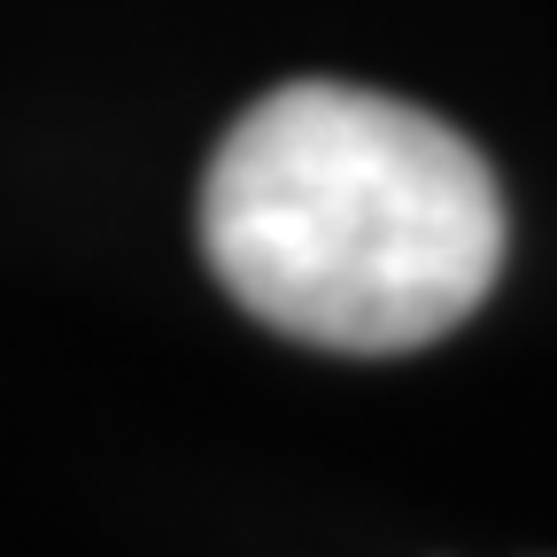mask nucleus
Wrapping results in <instances>:
<instances>
[{"mask_svg": "<svg viewBox=\"0 0 557 557\" xmlns=\"http://www.w3.org/2000/svg\"><path fill=\"white\" fill-rule=\"evenodd\" d=\"M201 256L271 333L333 357H410L487 302L504 194L442 116L302 78L263 94L209 156Z\"/></svg>", "mask_w": 557, "mask_h": 557, "instance_id": "nucleus-1", "label": "nucleus"}]
</instances>
